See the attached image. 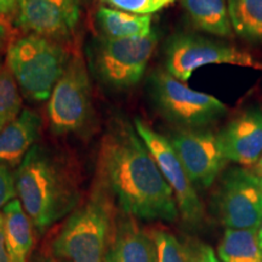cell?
<instances>
[{
	"instance_id": "6da1fadb",
	"label": "cell",
	"mask_w": 262,
	"mask_h": 262,
	"mask_svg": "<svg viewBox=\"0 0 262 262\" xmlns=\"http://www.w3.org/2000/svg\"><path fill=\"white\" fill-rule=\"evenodd\" d=\"M95 182L124 215L146 221L179 219L172 189L134 123L124 118L114 119L101 140Z\"/></svg>"
},
{
	"instance_id": "7a4b0ae2",
	"label": "cell",
	"mask_w": 262,
	"mask_h": 262,
	"mask_svg": "<svg viewBox=\"0 0 262 262\" xmlns=\"http://www.w3.org/2000/svg\"><path fill=\"white\" fill-rule=\"evenodd\" d=\"M18 201L39 233L70 216L81 203L74 164L50 147L37 143L15 171Z\"/></svg>"
},
{
	"instance_id": "3957f363",
	"label": "cell",
	"mask_w": 262,
	"mask_h": 262,
	"mask_svg": "<svg viewBox=\"0 0 262 262\" xmlns=\"http://www.w3.org/2000/svg\"><path fill=\"white\" fill-rule=\"evenodd\" d=\"M114 229V202L95 182L86 201L67 217L51 243L61 262H104Z\"/></svg>"
},
{
	"instance_id": "277c9868",
	"label": "cell",
	"mask_w": 262,
	"mask_h": 262,
	"mask_svg": "<svg viewBox=\"0 0 262 262\" xmlns=\"http://www.w3.org/2000/svg\"><path fill=\"white\" fill-rule=\"evenodd\" d=\"M71 57L61 41L25 34L9 44L6 67L24 96L33 101H48Z\"/></svg>"
},
{
	"instance_id": "5b68a950",
	"label": "cell",
	"mask_w": 262,
	"mask_h": 262,
	"mask_svg": "<svg viewBox=\"0 0 262 262\" xmlns=\"http://www.w3.org/2000/svg\"><path fill=\"white\" fill-rule=\"evenodd\" d=\"M148 91L158 112L181 129H203L227 113L220 100L191 89L165 70L150 73Z\"/></svg>"
},
{
	"instance_id": "8992f818",
	"label": "cell",
	"mask_w": 262,
	"mask_h": 262,
	"mask_svg": "<svg viewBox=\"0 0 262 262\" xmlns=\"http://www.w3.org/2000/svg\"><path fill=\"white\" fill-rule=\"evenodd\" d=\"M157 44L158 34L155 31L143 38L101 37L93 45L91 67L97 79L108 89L129 90L143 78Z\"/></svg>"
},
{
	"instance_id": "52a82bcc",
	"label": "cell",
	"mask_w": 262,
	"mask_h": 262,
	"mask_svg": "<svg viewBox=\"0 0 262 262\" xmlns=\"http://www.w3.org/2000/svg\"><path fill=\"white\" fill-rule=\"evenodd\" d=\"M165 71L186 83L198 68L208 64H232L262 71V60L253 52L192 33H178L165 42Z\"/></svg>"
},
{
	"instance_id": "ba28073f",
	"label": "cell",
	"mask_w": 262,
	"mask_h": 262,
	"mask_svg": "<svg viewBox=\"0 0 262 262\" xmlns=\"http://www.w3.org/2000/svg\"><path fill=\"white\" fill-rule=\"evenodd\" d=\"M93 116V95L88 66L80 54L72 55L64 73L48 100V119L55 135L77 134Z\"/></svg>"
},
{
	"instance_id": "9c48e42d",
	"label": "cell",
	"mask_w": 262,
	"mask_h": 262,
	"mask_svg": "<svg viewBox=\"0 0 262 262\" xmlns=\"http://www.w3.org/2000/svg\"><path fill=\"white\" fill-rule=\"evenodd\" d=\"M134 126L172 189L182 221L188 227L199 228L204 222V206L169 139L140 118L134 119Z\"/></svg>"
},
{
	"instance_id": "30bf717a",
	"label": "cell",
	"mask_w": 262,
	"mask_h": 262,
	"mask_svg": "<svg viewBox=\"0 0 262 262\" xmlns=\"http://www.w3.org/2000/svg\"><path fill=\"white\" fill-rule=\"evenodd\" d=\"M216 210L226 228L258 229L262 224V178L247 168H232L216 192Z\"/></svg>"
},
{
	"instance_id": "8fae6325",
	"label": "cell",
	"mask_w": 262,
	"mask_h": 262,
	"mask_svg": "<svg viewBox=\"0 0 262 262\" xmlns=\"http://www.w3.org/2000/svg\"><path fill=\"white\" fill-rule=\"evenodd\" d=\"M85 0H18L15 24L26 34L64 41L73 37Z\"/></svg>"
},
{
	"instance_id": "7c38bea8",
	"label": "cell",
	"mask_w": 262,
	"mask_h": 262,
	"mask_svg": "<svg viewBox=\"0 0 262 262\" xmlns=\"http://www.w3.org/2000/svg\"><path fill=\"white\" fill-rule=\"evenodd\" d=\"M169 141L193 185L210 187L227 162L219 136L204 129H181Z\"/></svg>"
},
{
	"instance_id": "4fadbf2b",
	"label": "cell",
	"mask_w": 262,
	"mask_h": 262,
	"mask_svg": "<svg viewBox=\"0 0 262 262\" xmlns=\"http://www.w3.org/2000/svg\"><path fill=\"white\" fill-rule=\"evenodd\" d=\"M227 162L243 168L256 165L262 156V108L243 111L217 134Z\"/></svg>"
},
{
	"instance_id": "5bb4252c",
	"label": "cell",
	"mask_w": 262,
	"mask_h": 262,
	"mask_svg": "<svg viewBox=\"0 0 262 262\" xmlns=\"http://www.w3.org/2000/svg\"><path fill=\"white\" fill-rule=\"evenodd\" d=\"M41 127L39 113L24 108L14 122L0 131V165L17 169L32 147L37 145Z\"/></svg>"
},
{
	"instance_id": "9a60e30c",
	"label": "cell",
	"mask_w": 262,
	"mask_h": 262,
	"mask_svg": "<svg viewBox=\"0 0 262 262\" xmlns=\"http://www.w3.org/2000/svg\"><path fill=\"white\" fill-rule=\"evenodd\" d=\"M104 262H158L156 243L134 217L125 215L116 224Z\"/></svg>"
},
{
	"instance_id": "2e32d148",
	"label": "cell",
	"mask_w": 262,
	"mask_h": 262,
	"mask_svg": "<svg viewBox=\"0 0 262 262\" xmlns=\"http://www.w3.org/2000/svg\"><path fill=\"white\" fill-rule=\"evenodd\" d=\"M2 214L10 262H29L34 245V226L18 198L6 204Z\"/></svg>"
},
{
	"instance_id": "e0dca14e",
	"label": "cell",
	"mask_w": 262,
	"mask_h": 262,
	"mask_svg": "<svg viewBox=\"0 0 262 262\" xmlns=\"http://www.w3.org/2000/svg\"><path fill=\"white\" fill-rule=\"evenodd\" d=\"M96 22L102 37L107 38H143L153 32L150 15H139L107 6L97 10Z\"/></svg>"
},
{
	"instance_id": "ac0fdd59",
	"label": "cell",
	"mask_w": 262,
	"mask_h": 262,
	"mask_svg": "<svg viewBox=\"0 0 262 262\" xmlns=\"http://www.w3.org/2000/svg\"><path fill=\"white\" fill-rule=\"evenodd\" d=\"M182 6L193 27L216 37L233 34L227 0H182Z\"/></svg>"
},
{
	"instance_id": "d6986e66",
	"label": "cell",
	"mask_w": 262,
	"mask_h": 262,
	"mask_svg": "<svg viewBox=\"0 0 262 262\" xmlns=\"http://www.w3.org/2000/svg\"><path fill=\"white\" fill-rule=\"evenodd\" d=\"M217 255L222 262H262L257 229L226 228Z\"/></svg>"
},
{
	"instance_id": "ffe728a7",
	"label": "cell",
	"mask_w": 262,
	"mask_h": 262,
	"mask_svg": "<svg viewBox=\"0 0 262 262\" xmlns=\"http://www.w3.org/2000/svg\"><path fill=\"white\" fill-rule=\"evenodd\" d=\"M227 6L235 34L262 44V0H227Z\"/></svg>"
},
{
	"instance_id": "44dd1931",
	"label": "cell",
	"mask_w": 262,
	"mask_h": 262,
	"mask_svg": "<svg viewBox=\"0 0 262 262\" xmlns=\"http://www.w3.org/2000/svg\"><path fill=\"white\" fill-rule=\"evenodd\" d=\"M21 91L8 67L0 70V131L22 112Z\"/></svg>"
},
{
	"instance_id": "7402d4cb",
	"label": "cell",
	"mask_w": 262,
	"mask_h": 262,
	"mask_svg": "<svg viewBox=\"0 0 262 262\" xmlns=\"http://www.w3.org/2000/svg\"><path fill=\"white\" fill-rule=\"evenodd\" d=\"M150 235L156 243L158 262H186L183 244L175 235L164 229H155Z\"/></svg>"
},
{
	"instance_id": "603a6c76",
	"label": "cell",
	"mask_w": 262,
	"mask_h": 262,
	"mask_svg": "<svg viewBox=\"0 0 262 262\" xmlns=\"http://www.w3.org/2000/svg\"><path fill=\"white\" fill-rule=\"evenodd\" d=\"M114 9L139 15H152L178 0H103Z\"/></svg>"
},
{
	"instance_id": "cb8c5ba5",
	"label": "cell",
	"mask_w": 262,
	"mask_h": 262,
	"mask_svg": "<svg viewBox=\"0 0 262 262\" xmlns=\"http://www.w3.org/2000/svg\"><path fill=\"white\" fill-rule=\"evenodd\" d=\"M186 262H222L210 245L198 239H188L183 243Z\"/></svg>"
},
{
	"instance_id": "d4e9b609",
	"label": "cell",
	"mask_w": 262,
	"mask_h": 262,
	"mask_svg": "<svg viewBox=\"0 0 262 262\" xmlns=\"http://www.w3.org/2000/svg\"><path fill=\"white\" fill-rule=\"evenodd\" d=\"M16 185L15 172L8 166L0 165V212L9 204L12 199L16 198Z\"/></svg>"
},
{
	"instance_id": "484cf974",
	"label": "cell",
	"mask_w": 262,
	"mask_h": 262,
	"mask_svg": "<svg viewBox=\"0 0 262 262\" xmlns=\"http://www.w3.org/2000/svg\"><path fill=\"white\" fill-rule=\"evenodd\" d=\"M18 0H0V17L14 16Z\"/></svg>"
},
{
	"instance_id": "4316f807",
	"label": "cell",
	"mask_w": 262,
	"mask_h": 262,
	"mask_svg": "<svg viewBox=\"0 0 262 262\" xmlns=\"http://www.w3.org/2000/svg\"><path fill=\"white\" fill-rule=\"evenodd\" d=\"M0 262H10L9 254L6 250L5 235H4V219L3 214L0 212Z\"/></svg>"
},
{
	"instance_id": "83f0119b",
	"label": "cell",
	"mask_w": 262,
	"mask_h": 262,
	"mask_svg": "<svg viewBox=\"0 0 262 262\" xmlns=\"http://www.w3.org/2000/svg\"><path fill=\"white\" fill-rule=\"evenodd\" d=\"M6 39H8V27H6L3 17H0V49L4 47Z\"/></svg>"
},
{
	"instance_id": "f1b7e54d",
	"label": "cell",
	"mask_w": 262,
	"mask_h": 262,
	"mask_svg": "<svg viewBox=\"0 0 262 262\" xmlns=\"http://www.w3.org/2000/svg\"><path fill=\"white\" fill-rule=\"evenodd\" d=\"M255 172H256L258 176H261V178H262V156H261V158L258 159L256 165H255Z\"/></svg>"
},
{
	"instance_id": "f546056e",
	"label": "cell",
	"mask_w": 262,
	"mask_h": 262,
	"mask_svg": "<svg viewBox=\"0 0 262 262\" xmlns=\"http://www.w3.org/2000/svg\"><path fill=\"white\" fill-rule=\"evenodd\" d=\"M37 262H61V261H58L56 258H52V257H42L37 260Z\"/></svg>"
},
{
	"instance_id": "4dcf8cb0",
	"label": "cell",
	"mask_w": 262,
	"mask_h": 262,
	"mask_svg": "<svg viewBox=\"0 0 262 262\" xmlns=\"http://www.w3.org/2000/svg\"><path fill=\"white\" fill-rule=\"evenodd\" d=\"M257 235H258V243H260V247H261V250H262V224L257 229Z\"/></svg>"
},
{
	"instance_id": "1f68e13d",
	"label": "cell",
	"mask_w": 262,
	"mask_h": 262,
	"mask_svg": "<svg viewBox=\"0 0 262 262\" xmlns=\"http://www.w3.org/2000/svg\"><path fill=\"white\" fill-rule=\"evenodd\" d=\"M0 70H2V63H0Z\"/></svg>"
}]
</instances>
